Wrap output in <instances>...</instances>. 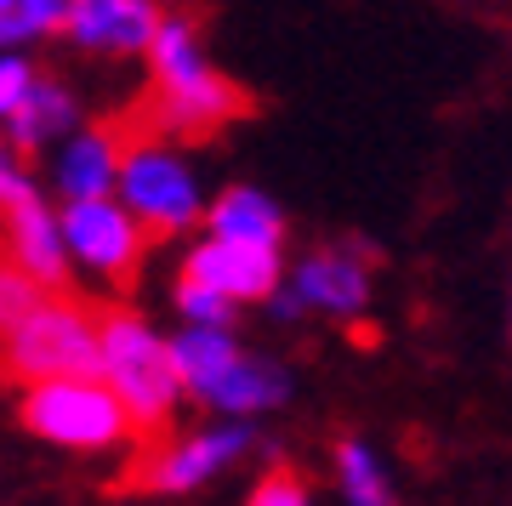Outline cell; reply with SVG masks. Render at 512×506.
I'll use <instances>...</instances> for the list:
<instances>
[{
  "mask_svg": "<svg viewBox=\"0 0 512 506\" xmlns=\"http://www.w3.org/2000/svg\"><path fill=\"white\" fill-rule=\"evenodd\" d=\"M148 97L165 137H211L245 114V91L205 46L200 23L183 12H165L148 40Z\"/></svg>",
  "mask_w": 512,
  "mask_h": 506,
  "instance_id": "cell-1",
  "label": "cell"
},
{
  "mask_svg": "<svg viewBox=\"0 0 512 506\" xmlns=\"http://www.w3.org/2000/svg\"><path fill=\"white\" fill-rule=\"evenodd\" d=\"M171 364L183 381V398L205 404L211 416L262 421L285 410L296 393V376L279 359L256 353L234 336V325H177L171 336Z\"/></svg>",
  "mask_w": 512,
  "mask_h": 506,
  "instance_id": "cell-2",
  "label": "cell"
},
{
  "mask_svg": "<svg viewBox=\"0 0 512 506\" xmlns=\"http://www.w3.org/2000/svg\"><path fill=\"white\" fill-rule=\"evenodd\" d=\"M97 376L126 404L137 433H165L183 410V381L171 364V336L154 330L143 313H109L97 319Z\"/></svg>",
  "mask_w": 512,
  "mask_h": 506,
  "instance_id": "cell-3",
  "label": "cell"
},
{
  "mask_svg": "<svg viewBox=\"0 0 512 506\" xmlns=\"http://www.w3.org/2000/svg\"><path fill=\"white\" fill-rule=\"evenodd\" d=\"M18 421L23 433L52 444L57 455H114L131 450V438H137L126 404L109 393V381L97 370L29 381L18 398Z\"/></svg>",
  "mask_w": 512,
  "mask_h": 506,
  "instance_id": "cell-4",
  "label": "cell"
},
{
  "mask_svg": "<svg viewBox=\"0 0 512 506\" xmlns=\"http://www.w3.org/2000/svg\"><path fill=\"white\" fill-rule=\"evenodd\" d=\"M114 199L148 228V239L194 234L205 217V171L188 160V148L165 131L126 137L120 171H114Z\"/></svg>",
  "mask_w": 512,
  "mask_h": 506,
  "instance_id": "cell-5",
  "label": "cell"
},
{
  "mask_svg": "<svg viewBox=\"0 0 512 506\" xmlns=\"http://www.w3.org/2000/svg\"><path fill=\"white\" fill-rule=\"evenodd\" d=\"M274 319H325V325H359L376 308V256L353 239L313 245L285 262V285L268 296Z\"/></svg>",
  "mask_w": 512,
  "mask_h": 506,
  "instance_id": "cell-6",
  "label": "cell"
},
{
  "mask_svg": "<svg viewBox=\"0 0 512 506\" xmlns=\"http://www.w3.org/2000/svg\"><path fill=\"white\" fill-rule=\"evenodd\" d=\"M0 370L18 381V387L46 381V376L97 370V319H92V308L46 290L18 325L0 336Z\"/></svg>",
  "mask_w": 512,
  "mask_h": 506,
  "instance_id": "cell-7",
  "label": "cell"
},
{
  "mask_svg": "<svg viewBox=\"0 0 512 506\" xmlns=\"http://www.w3.org/2000/svg\"><path fill=\"white\" fill-rule=\"evenodd\" d=\"M63 251H69V273H86L97 285H131L143 273L148 256V228L131 217L114 194L92 199H63Z\"/></svg>",
  "mask_w": 512,
  "mask_h": 506,
  "instance_id": "cell-8",
  "label": "cell"
},
{
  "mask_svg": "<svg viewBox=\"0 0 512 506\" xmlns=\"http://www.w3.org/2000/svg\"><path fill=\"white\" fill-rule=\"evenodd\" d=\"M251 450H256L251 421L211 416L205 427L171 438V444H160V450L148 455L143 484L154 489V495H200V489H211L217 478H228Z\"/></svg>",
  "mask_w": 512,
  "mask_h": 506,
  "instance_id": "cell-9",
  "label": "cell"
},
{
  "mask_svg": "<svg viewBox=\"0 0 512 506\" xmlns=\"http://www.w3.org/2000/svg\"><path fill=\"white\" fill-rule=\"evenodd\" d=\"M183 273L228 296L234 308H268V296L285 285V251L279 245H245V239L200 234L183 256Z\"/></svg>",
  "mask_w": 512,
  "mask_h": 506,
  "instance_id": "cell-10",
  "label": "cell"
},
{
  "mask_svg": "<svg viewBox=\"0 0 512 506\" xmlns=\"http://www.w3.org/2000/svg\"><path fill=\"white\" fill-rule=\"evenodd\" d=\"M160 18V0H69L57 40H69L80 57H97V63H131L148 52Z\"/></svg>",
  "mask_w": 512,
  "mask_h": 506,
  "instance_id": "cell-11",
  "label": "cell"
},
{
  "mask_svg": "<svg viewBox=\"0 0 512 506\" xmlns=\"http://www.w3.org/2000/svg\"><path fill=\"white\" fill-rule=\"evenodd\" d=\"M120 148L126 131L120 126H69L46 148V182L57 199H92V194H114V171H120Z\"/></svg>",
  "mask_w": 512,
  "mask_h": 506,
  "instance_id": "cell-12",
  "label": "cell"
},
{
  "mask_svg": "<svg viewBox=\"0 0 512 506\" xmlns=\"http://www.w3.org/2000/svg\"><path fill=\"white\" fill-rule=\"evenodd\" d=\"M0 239H6V256L18 262L40 290H63L69 285V251H63V222L46 205V194L23 199L12 211H0Z\"/></svg>",
  "mask_w": 512,
  "mask_h": 506,
  "instance_id": "cell-13",
  "label": "cell"
},
{
  "mask_svg": "<svg viewBox=\"0 0 512 506\" xmlns=\"http://www.w3.org/2000/svg\"><path fill=\"white\" fill-rule=\"evenodd\" d=\"M205 234H222V239H245V245H279L285 251V234H291V217L268 188L256 182H228L217 194L205 199V217H200Z\"/></svg>",
  "mask_w": 512,
  "mask_h": 506,
  "instance_id": "cell-14",
  "label": "cell"
},
{
  "mask_svg": "<svg viewBox=\"0 0 512 506\" xmlns=\"http://www.w3.org/2000/svg\"><path fill=\"white\" fill-rule=\"evenodd\" d=\"M80 120H86V114H80V97H74L63 80H52V74H35L29 97L0 120V131H6L23 154H46V148H52L69 126H80Z\"/></svg>",
  "mask_w": 512,
  "mask_h": 506,
  "instance_id": "cell-15",
  "label": "cell"
},
{
  "mask_svg": "<svg viewBox=\"0 0 512 506\" xmlns=\"http://www.w3.org/2000/svg\"><path fill=\"white\" fill-rule=\"evenodd\" d=\"M330 484L348 506H393L399 501V478L370 438H336L330 450Z\"/></svg>",
  "mask_w": 512,
  "mask_h": 506,
  "instance_id": "cell-16",
  "label": "cell"
},
{
  "mask_svg": "<svg viewBox=\"0 0 512 506\" xmlns=\"http://www.w3.org/2000/svg\"><path fill=\"white\" fill-rule=\"evenodd\" d=\"M63 12H69V0H0V52L6 46L35 52L40 40H57Z\"/></svg>",
  "mask_w": 512,
  "mask_h": 506,
  "instance_id": "cell-17",
  "label": "cell"
},
{
  "mask_svg": "<svg viewBox=\"0 0 512 506\" xmlns=\"http://www.w3.org/2000/svg\"><path fill=\"white\" fill-rule=\"evenodd\" d=\"M171 308H177L183 325H234L239 319V308L228 296H217L211 285L188 279V273H177V285H171Z\"/></svg>",
  "mask_w": 512,
  "mask_h": 506,
  "instance_id": "cell-18",
  "label": "cell"
},
{
  "mask_svg": "<svg viewBox=\"0 0 512 506\" xmlns=\"http://www.w3.org/2000/svg\"><path fill=\"white\" fill-rule=\"evenodd\" d=\"M40 296H46V290H40L35 279H29V273H23L18 262H12V256H0V336L18 325V319H23L29 308H35Z\"/></svg>",
  "mask_w": 512,
  "mask_h": 506,
  "instance_id": "cell-19",
  "label": "cell"
},
{
  "mask_svg": "<svg viewBox=\"0 0 512 506\" xmlns=\"http://www.w3.org/2000/svg\"><path fill=\"white\" fill-rule=\"evenodd\" d=\"M35 194H40V182L29 171V154L0 131V211H12V205H23V199H35Z\"/></svg>",
  "mask_w": 512,
  "mask_h": 506,
  "instance_id": "cell-20",
  "label": "cell"
},
{
  "mask_svg": "<svg viewBox=\"0 0 512 506\" xmlns=\"http://www.w3.org/2000/svg\"><path fill=\"white\" fill-rule=\"evenodd\" d=\"M245 501H251V506H308L313 489H308V478H302V472L268 467V472L251 484V495H245Z\"/></svg>",
  "mask_w": 512,
  "mask_h": 506,
  "instance_id": "cell-21",
  "label": "cell"
},
{
  "mask_svg": "<svg viewBox=\"0 0 512 506\" xmlns=\"http://www.w3.org/2000/svg\"><path fill=\"white\" fill-rule=\"evenodd\" d=\"M35 74H40V63L29 52H18V46H6V52H0V120H6V114L29 97Z\"/></svg>",
  "mask_w": 512,
  "mask_h": 506,
  "instance_id": "cell-22",
  "label": "cell"
},
{
  "mask_svg": "<svg viewBox=\"0 0 512 506\" xmlns=\"http://www.w3.org/2000/svg\"><path fill=\"white\" fill-rule=\"evenodd\" d=\"M507 336H512V296H507Z\"/></svg>",
  "mask_w": 512,
  "mask_h": 506,
  "instance_id": "cell-23",
  "label": "cell"
}]
</instances>
